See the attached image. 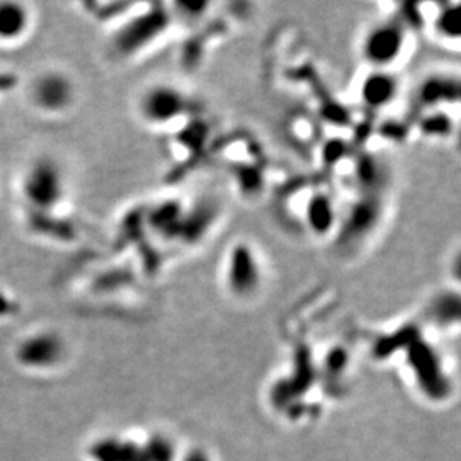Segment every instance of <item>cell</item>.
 Wrapping results in <instances>:
<instances>
[{
	"label": "cell",
	"mask_w": 461,
	"mask_h": 461,
	"mask_svg": "<svg viewBox=\"0 0 461 461\" xmlns=\"http://www.w3.org/2000/svg\"><path fill=\"white\" fill-rule=\"evenodd\" d=\"M63 184V175L59 166L54 165L52 161L41 160L36 161L35 165L27 170L23 190L27 201L44 208L60 201L65 188Z\"/></svg>",
	"instance_id": "obj_1"
},
{
	"label": "cell",
	"mask_w": 461,
	"mask_h": 461,
	"mask_svg": "<svg viewBox=\"0 0 461 461\" xmlns=\"http://www.w3.org/2000/svg\"><path fill=\"white\" fill-rule=\"evenodd\" d=\"M33 97L40 106L56 111L69 104L72 86L63 75H45L36 81Z\"/></svg>",
	"instance_id": "obj_2"
},
{
	"label": "cell",
	"mask_w": 461,
	"mask_h": 461,
	"mask_svg": "<svg viewBox=\"0 0 461 461\" xmlns=\"http://www.w3.org/2000/svg\"><path fill=\"white\" fill-rule=\"evenodd\" d=\"M181 106L178 93L166 87L149 90L142 101V111L149 122H166L167 118L178 115Z\"/></svg>",
	"instance_id": "obj_3"
},
{
	"label": "cell",
	"mask_w": 461,
	"mask_h": 461,
	"mask_svg": "<svg viewBox=\"0 0 461 461\" xmlns=\"http://www.w3.org/2000/svg\"><path fill=\"white\" fill-rule=\"evenodd\" d=\"M401 42V32L396 27L384 24L372 32L366 41V56L376 63H387L399 52Z\"/></svg>",
	"instance_id": "obj_4"
},
{
	"label": "cell",
	"mask_w": 461,
	"mask_h": 461,
	"mask_svg": "<svg viewBox=\"0 0 461 461\" xmlns=\"http://www.w3.org/2000/svg\"><path fill=\"white\" fill-rule=\"evenodd\" d=\"M31 26V13L24 5L0 4V41H17Z\"/></svg>",
	"instance_id": "obj_5"
},
{
	"label": "cell",
	"mask_w": 461,
	"mask_h": 461,
	"mask_svg": "<svg viewBox=\"0 0 461 461\" xmlns=\"http://www.w3.org/2000/svg\"><path fill=\"white\" fill-rule=\"evenodd\" d=\"M394 93V86L390 79L376 77L374 81L367 83L365 87V99L370 104H379L392 99Z\"/></svg>",
	"instance_id": "obj_6"
},
{
	"label": "cell",
	"mask_w": 461,
	"mask_h": 461,
	"mask_svg": "<svg viewBox=\"0 0 461 461\" xmlns=\"http://www.w3.org/2000/svg\"><path fill=\"white\" fill-rule=\"evenodd\" d=\"M254 272H256V266L251 261V257L249 253H238V256L233 257L230 267V276L233 281H242L244 283L247 279V283L254 279Z\"/></svg>",
	"instance_id": "obj_7"
}]
</instances>
